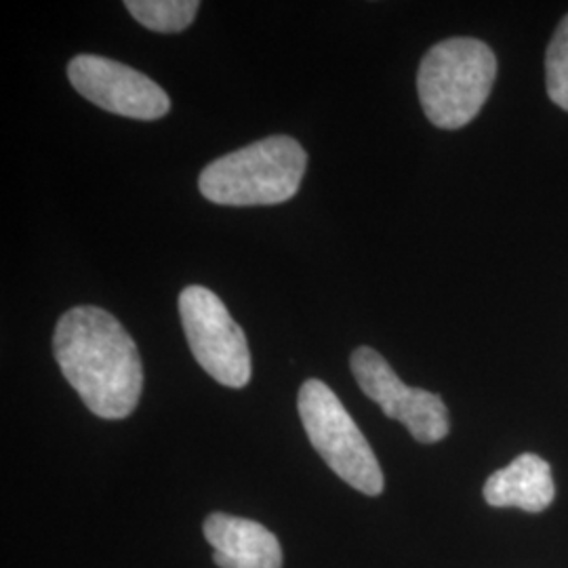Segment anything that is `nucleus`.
<instances>
[{
	"label": "nucleus",
	"instance_id": "nucleus-2",
	"mask_svg": "<svg viewBox=\"0 0 568 568\" xmlns=\"http://www.w3.org/2000/svg\"><path fill=\"white\" fill-rule=\"evenodd\" d=\"M302 143L272 135L213 161L201 173L206 201L224 206H267L291 201L305 175Z\"/></svg>",
	"mask_w": 568,
	"mask_h": 568
},
{
	"label": "nucleus",
	"instance_id": "nucleus-4",
	"mask_svg": "<svg viewBox=\"0 0 568 568\" xmlns=\"http://www.w3.org/2000/svg\"><path fill=\"white\" fill-rule=\"evenodd\" d=\"M305 434L316 453L349 487L377 497L384 493V471L365 434L342 400L321 379H307L297 398Z\"/></svg>",
	"mask_w": 568,
	"mask_h": 568
},
{
	"label": "nucleus",
	"instance_id": "nucleus-9",
	"mask_svg": "<svg viewBox=\"0 0 568 568\" xmlns=\"http://www.w3.org/2000/svg\"><path fill=\"white\" fill-rule=\"evenodd\" d=\"M556 488L548 462L523 453L508 467L495 471L485 485V499L493 508H518L530 514L548 509Z\"/></svg>",
	"mask_w": 568,
	"mask_h": 568
},
{
	"label": "nucleus",
	"instance_id": "nucleus-3",
	"mask_svg": "<svg viewBox=\"0 0 568 568\" xmlns=\"http://www.w3.org/2000/svg\"><path fill=\"white\" fill-rule=\"evenodd\" d=\"M497 77L490 47L476 39H448L426 53L417 74L419 102L438 129H462L478 116Z\"/></svg>",
	"mask_w": 568,
	"mask_h": 568
},
{
	"label": "nucleus",
	"instance_id": "nucleus-8",
	"mask_svg": "<svg viewBox=\"0 0 568 568\" xmlns=\"http://www.w3.org/2000/svg\"><path fill=\"white\" fill-rule=\"evenodd\" d=\"M204 537L220 568H283V549L264 525L230 514H211Z\"/></svg>",
	"mask_w": 568,
	"mask_h": 568
},
{
	"label": "nucleus",
	"instance_id": "nucleus-5",
	"mask_svg": "<svg viewBox=\"0 0 568 568\" xmlns=\"http://www.w3.org/2000/svg\"><path fill=\"white\" fill-rule=\"evenodd\" d=\"M180 318L194 358L215 382L227 387L251 382L253 368L244 331L211 288L185 286L180 295Z\"/></svg>",
	"mask_w": 568,
	"mask_h": 568
},
{
	"label": "nucleus",
	"instance_id": "nucleus-10",
	"mask_svg": "<svg viewBox=\"0 0 568 568\" xmlns=\"http://www.w3.org/2000/svg\"><path fill=\"white\" fill-rule=\"evenodd\" d=\"M124 7L143 28L175 34L185 30L201 9L199 0H126Z\"/></svg>",
	"mask_w": 568,
	"mask_h": 568
},
{
	"label": "nucleus",
	"instance_id": "nucleus-7",
	"mask_svg": "<svg viewBox=\"0 0 568 568\" xmlns=\"http://www.w3.org/2000/svg\"><path fill=\"white\" fill-rule=\"evenodd\" d=\"M68 79L84 100L119 116L159 121L171 110L169 95L156 82L121 61L77 55L68 63Z\"/></svg>",
	"mask_w": 568,
	"mask_h": 568
},
{
	"label": "nucleus",
	"instance_id": "nucleus-1",
	"mask_svg": "<svg viewBox=\"0 0 568 568\" xmlns=\"http://www.w3.org/2000/svg\"><path fill=\"white\" fill-rule=\"evenodd\" d=\"M63 377L84 406L102 419H124L140 403L143 366L126 328L102 307L68 310L53 335Z\"/></svg>",
	"mask_w": 568,
	"mask_h": 568
},
{
	"label": "nucleus",
	"instance_id": "nucleus-11",
	"mask_svg": "<svg viewBox=\"0 0 568 568\" xmlns=\"http://www.w3.org/2000/svg\"><path fill=\"white\" fill-rule=\"evenodd\" d=\"M546 82L551 102L568 110V16L560 21L546 55Z\"/></svg>",
	"mask_w": 568,
	"mask_h": 568
},
{
	"label": "nucleus",
	"instance_id": "nucleus-6",
	"mask_svg": "<svg viewBox=\"0 0 568 568\" xmlns=\"http://www.w3.org/2000/svg\"><path fill=\"white\" fill-rule=\"evenodd\" d=\"M349 366L366 396L382 406L389 419L400 422L417 443L434 445L447 438L448 410L438 394L405 386L386 358L366 345L354 349Z\"/></svg>",
	"mask_w": 568,
	"mask_h": 568
}]
</instances>
